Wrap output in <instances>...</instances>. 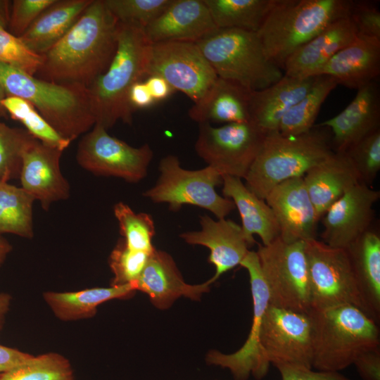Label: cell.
<instances>
[{
  "label": "cell",
  "mask_w": 380,
  "mask_h": 380,
  "mask_svg": "<svg viewBox=\"0 0 380 380\" xmlns=\"http://www.w3.org/2000/svg\"><path fill=\"white\" fill-rule=\"evenodd\" d=\"M360 183L372 187L380 170V129L350 146L345 152Z\"/></svg>",
  "instance_id": "cell-40"
},
{
  "label": "cell",
  "mask_w": 380,
  "mask_h": 380,
  "mask_svg": "<svg viewBox=\"0 0 380 380\" xmlns=\"http://www.w3.org/2000/svg\"><path fill=\"white\" fill-rule=\"evenodd\" d=\"M317 125L330 130L333 150L341 153L380 129L379 89L375 81L357 89L341 113Z\"/></svg>",
  "instance_id": "cell-19"
},
{
  "label": "cell",
  "mask_w": 380,
  "mask_h": 380,
  "mask_svg": "<svg viewBox=\"0 0 380 380\" xmlns=\"http://www.w3.org/2000/svg\"><path fill=\"white\" fill-rule=\"evenodd\" d=\"M357 37L356 28L349 17L333 22L287 58L284 74L297 77H315L325 63Z\"/></svg>",
  "instance_id": "cell-23"
},
{
  "label": "cell",
  "mask_w": 380,
  "mask_h": 380,
  "mask_svg": "<svg viewBox=\"0 0 380 380\" xmlns=\"http://www.w3.org/2000/svg\"><path fill=\"white\" fill-rule=\"evenodd\" d=\"M348 17L357 36L380 40V11L377 4L369 1H353Z\"/></svg>",
  "instance_id": "cell-44"
},
{
  "label": "cell",
  "mask_w": 380,
  "mask_h": 380,
  "mask_svg": "<svg viewBox=\"0 0 380 380\" xmlns=\"http://www.w3.org/2000/svg\"><path fill=\"white\" fill-rule=\"evenodd\" d=\"M12 297L7 293H0V333L4 326L6 315L8 313Z\"/></svg>",
  "instance_id": "cell-50"
},
{
  "label": "cell",
  "mask_w": 380,
  "mask_h": 380,
  "mask_svg": "<svg viewBox=\"0 0 380 380\" xmlns=\"http://www.w3.org/2000/svg\"><path fill=\"white\" fill-rule=\"evenodd\" d=\"M240 265L247 270L250 278L253 305L250 332L236 352L224 354L213 350L207 354L206 362L229 369L234 380H247L251 375L260 380L266 376L270 365L260 346L262 319L270 305L269 291L256 251H249Z\"/></svg>",
  "instance_id": "cell-14"
},
{
  "label": "cell",
  "mask_w": 380,
  "mask_h": 380,
  "mask_svg": "<svg viewBox=\"0 0 380 380\" xmlns=\"http://www.w3.org/2000/svg\"><path fill=\"white\" fill-rule=\"evenodd\" d=\"M305 241H283L279 237L256 251L267 284L270 304L291 310L309 312L310 288L305 255Z\"/></svg>",
  "instance_id": "cell-9"
},
{
  "label": "cell",
  "mask_w": 380,
  "mask_h": 380,
  "mask_svg": "<svg viewBox=\"0 0 380 380\" xmlns=\"http://www.w3.org/2000/svg\"><path fill=\"white\" fill-rule=\"evenodd\" d=\"M33 355L0 345V376L28 360Z\"/></svg>",
  "instance_id": "cell-47"
},
{
  "label": "cell",
  "mask_w": 380,
  "mask_h": 380,
  "mask_svg": "<svg viewBox=\"0 0 380 380\" xmlns=\"http://www.w3.org/2000/svg\"><path fill=\"white\" fill-rule=\"evenodd\" d=\"M367 314L380 321V236L371 229L346 248Z\"/></svg>",
  "instance_id": "cell-28"
},
{
  "label": "cell",
  "mask_w": 380,
  "mask_h": 380,
  "mask_svg": "<svg viewBox=\"0 0 380 380\" xmlns=\"http://www.w3.org/2000/svg\"><path fill=\"white\" fill-rule=\"evenodd\" d=\"M251 93L238 84L217 77L203 98L190 108L189 116L199 124L250 122Z\"/></svg>",
  "instance_id": "cell-27"
},
{
  "label": "cell",
  "mask_w": 380,
  "mask_h": 380,
  "mask_svg": "<svg viewBox=\"0 0 380 380\" xmlns=\"http://www.w3.org/2000/svg\"><path fill=\"white\" fill-rule=\"evenodd\" d=\"M113 212L126 246L131 250L153 253L156 249L152 243L156 231L151 215L135 213L122 202L115 205Z\"/></svg>",
  "instance_id": "cell-37"
},
{
  "label": "cell",
  "mask_w": 380,
  "mask_h": 380,
  "mask_svg": "<svg viewBox=\"0 0 380 380\" xmlns=\"http://www.w3.org/2000/svg\"><path fill=\"white\" fill-rule=\"evenodd\" d=\"M266 132L253 121L213 127L199 124L195 151L222 176L245 178L262 144Z\"/></svg>",
  "instance_id": "cell-10"
},
{
  "label": "cell",
  "mask_w": 380,
  "mask_h": 380,
  "mask_svg": "<svg viewBox=\"0 0 380 380\" xmlns=\"http://www.w3.org/2000/svg\"><path fill=\"white\" fill-rule=\"evenodd\" d=\"M276 368L281 380H353L339 372L312 371L296 365H279Z\"/></svg>",
  "instance_id": "cell-45"
},
{
  "label": "cell",
  "mask_w": 380,
  "mask_h": 380,
  "mask_svg": "<svg viewBox=\"0 0 380 380\" xmlns=\"http://www.w3.org/2000/svg\"><path fill=\"white\" fill-rule=\"evenodd\" d=\"M144 82L155 102L167 99L173 91L170 85L158 75L148 76Z\"/></svg>",
  "instance_id": "cell-49"
},
{
  "label": "cell",
  "mask_w": 380,
  "mask_h": 380,
  "mask_svg": "<svg viewBox=\"0 0 380 380\" xmlns=\"http://www.w3.org/2000/svg\"><path fill=\"white\" fill-rule=\"evenodd\" d=\"M93 0H56L20 37L34 52L43 55L74 25Z\"/></svg>",
  "instance_id": "cell-31"
},
{
  "label": "cell",
  "mask_w": 380,
  "mask_h": 380,
  "mask_svg": "<svg viewBox=\"0 0 380 380\" xmlns=\"http://www.w3.org/2000/svg\"><path fill=\"white\" fill-rule=\"evenodd\" d=\"M380 191L359 183L334 203L322 217V241L337 248L346 249L371 229L374 216V205Z\"/></svg>",
  "instance_id": "cell-16"
},
{
  "label": "cell",
  "mask_w": 380,
  "mask_h": 380,
  "mask_svg": "<svg viewBox=\"0 0 380 380\" xmlns=\"http://www.w3.org/2000/svg\"><path fill=\"white\" fill-rule=\"evenodd\" d=\"M350 0H278L257 34L264 52L283 70L287 58L333 22L348 17Z\"/></svg>",
  "instance_id": "cell-6"
},
{
  "label": "cell",
  "mask_w": 380,
  "mask_h": 380,
  "mask_svg": "<svg viewBox=\"0 0 380 380\" xmlns=\"http://www.w3.org/2000/svg\"><path fill=\"white\" fill-rule=\"evenodd\" d=\"M217 29L203 0H173L143 30L149 43L154 44L197 42Z\"/></svg>",
  "instance_id": "cell-21"
},
{
  "label": "cell",
  "mask_w": 380,
  "mask_h": 380,
  "mask_svg": "<svg viewBox=\"0 0 380 380\" xmlns=\"http://www.w3.org/2000/svg\"><path fill=\"white\" fill-rule=\"evenodd\" d=\"M196 43L218 77L249 91L265 89L284 76L267 58L256 32L217 29Z\"/></svg>",
  "instance_id": "cell-7"
},
{
  "label": "cell",
  "mask_w": 380,
  "mask_h": 380,
  "mask_svg": "<svg viewBox=\"0 0 380 380\" xmlns=\"http://www.w3.org/2000/svg\"><path fill=\"white\" fill-rule=\"evenodd\" d=\"M353 365L363 380H380V347L360 353Z\"/></svg>",
  "instance_id": "cell-46"
},
{
  "label": "cell",
  "mask_w": 380,
  "mask_h": 380,
  "mask_svg": "<svg viewBox=\"0 0 380 380\" xmlns=\"http://www.w3.org/2000/svg\"><path fill=\"white\" fill-rule=\"evenodd\" d=\"M43 63V55L31 50L20 37L0 27V63L35 76Z\"/></svg>",
  "instance_id": "cell-42"
},
{
  "label": "cell",
  "mask_w": 380,
  "mask_h": 380,
  "mask_svg": "<svg viewBox=\"0 0 380 380\" xmlns=\"http://www.w3.org/2000/svg\"><path fill=\"white\" fill-rule=\"evenodd\" d=\"M137 291L136 282L110 287H94L76 291H46L43 299L53 314L64 322L94 317L97 308L110 300L127 298Z\"/></svg>",
  "instance_id": "cell-30"
},
{
  "label": "cell",
  "mask_w": 380,
  "mask_h": 380,
  "mask_svg": "<svg viewBox=\"0 0 380 380\" xmlns=\"http://www.w3.org/2000/svg\"><path fill=\"white\" fill-rule=\"evenodd\" d=\"M151 253L131 250L123 239H120L109 257V265L113 274L110 286L136 282Z\"/></svg>",
  "instance_id": "cell-41"
},
{
  "label": "cell",
  "mask_w": 380,
  "mask_h": 380,
  "mask_svg": "<svg viewBox=\"0 0 380 380\" xmlns=\"http://www.w3.org/2000/svg\"><path fill=\"white\" fill-rule=\"evenodd\" d=\"M173 0H103L120 23L144 29L158 18Z\"/></svg>",
  "instance_id": "cell-39"
},
{
  "label": "cell",
  "mask_w": 380,
  "mask_h": 380,
  "mask_svg": "<svg viewBox=\"0 0 380 380\" xmlns=\"http://www.w3.org/2000/svg\"><path fill=\"white\" fill-rule=\"evenodd\" d=\"M303 178L319 220L334 203L360 183L346 153L336 151L310 168Z\"/></svg>",
  "instance_id": "cell-25"
},
{
  "label": "cell",
  "mask_w": 380,
  "mask_h": 380,
  "mask_svg": "<svg viewBox=\"0 0 380 380\" xmlns=\"http://www.w3.org/2000/svg\"><path fill=\"white\" fill-rule=\"evenodd\" d=\"M11 7L10 1L0 0V27L5 29L9 23Z\"/></svg>",
  "instance_id": "cell-51"
},
{
  "label": "cell",
  "mask_w": 380,
  "mask_h": 380,
  "mask_svg": "<svg viewBox=\"0 0 380 380\" xmlns=\"http://www.w3.org/2000/svg\"><path fill=\"white\" fill-rule=\"evenodd\" d=\"M201 229L186 232L179 236L191 245L210 250L208 261L215 267L212 284L222 274L240 265L249 251L241 227L230 220H214L205 215L200 217Z\"/></svg>",
  "instance_id": "cell-20"
},
{
  "label": "cell",
  "mask_w": 380,
  "mask_h": 380,
  "mask_svg": "<svg viewBox=\"0 0 380 380\" xmlns=\"http://www.w3.org/2000/svg\"><path fill=\"white\" fill-rule=\"evenodd\" d=\"M338 85L327 75L317 76L308 92L283 117L278 131L284 135H298L310 131L324 101Z\"/></svg>",
  "instance_id": "cell-33"
},
{
  "label": "cell",
  "mask_w": 380,
  "mask_h": 380,
  "mask_svg": "<svg viewBox=\"0 0 380 380\" xmlns=\"http://www.w3.org/2000/svg\"><path fill=\"white\" fill-rule=\"evenodd\" d=\"M262 350L270 364L312 368V323L310 312L269 305L260 333Z\"/></svg>",
  "instance_id": "cell-15"
},
{
  "label": "cell",
  "mask_w": 380,
  "mask_h": 380,
  "mask_svg": "<svg viewBox=\"0 0 380 380\" xmlns=\"http://www.w3.org/2000/svg\"><path fill=\"white\" fill-rule=\"evenodd\" d=\"M380 74V40L357 36L337 52L316 73L336 80L350 89L360 88L374 82Z\"/></svg>",
  "instance_id": "cell-24"
},
{
  "label": "cell",
  "mask_w": 380,
  "mask_h": 380,
  "mask_svg": "<svg viewBox=\"0 0 380 380\" xmlns=\"http://www.w3.org/2000/svg\"><path fill=\"white\" fill-rule=\"evenodd\" d=\"M333 151L331 134L325 127L315 125L298 135H284L279 131L267 132L244 178L245 185L265 200L274 186L303 177Z\"/></svg>",
  "instance_id": "cell-3"
},
{
  "label": "cell",
  "mask_w": 380,
  "mask_h": 380,
  "mask_svg": "<svg viewBox=\"0 0 380 380\" xmlns=\"http://www.w3.org/2000/svg\"><path fill=\"white\" fill-rule=\"evenodd\" d=\"M218 29L258 32L278 0H203Z\"/></svg>",
  "instance_id": "cell-32"
},
{
  "label": "cell",
  "mask_w": 380,
  "mask_h": 380,
  "mask_svg": "<svg viewBox=\"0 0 380 380\" xmlns=\"http://www.w3.org/2000/svg\"><path fill=\"white\" fill-rule=\"evenodd\" d=\"M129 100L134 110L148 108L155 103L143 80L137 82L132 87L129 94Z\"/></svg>",
  "instance_id": "cell-48"
},
{
  "label": "cell",
  "mask_w": 380,
  "mask_h": 380,
  "mask_svg": "<svg viewBox=\"0 0 380 380\" xmlns=\"http://www.w3.org/2000/svg\"><path fill=\"white\" fill-rule=\"evenodd\" d=\"M136 284L137 291L146 293L157 308L165 310L181 296L198 300L209 291L211 283L209 280L197 285L186 283L172 256L155 249Z\"/></svg>",
  "instance_id": "cell-22"
},
{
  "label": "cell",
  "mask_w": 380,
  "mask_h": 380,
  "mask_svg": "<svg viewBox=\"0 0 380 380\" xmlns=\"http://www.w3.org/2000/svg\"><path fill=\"white\" fill-rule=\"evenodd\" d=\"M305 249L310 310L351 305L367 314L346 250L331 247L317 239L306 241Z\"/></svg>",
  "instance_id": "cell-11"
},
{
  "label": "cell",
  "mask_w": 380,
  "mask_h": 380,
  "mask_svg": "<svg viewBox=\"0 0 380 380\" xmlns=\"http://www.w3.org/2000/svg\"><path fill=\"white\" fill-rule=\"evenodd\" d=\"M0 80L7 96L30 102L58 134L70 141L96 123L85 87L48 82L3 63Z\"/></svg>",
  "instance_id": "cell-4"
},
{
  "label": "cell",
  "mask_w": 380,
  "mask_h": 380,
  "mask_svg": "<svg viewBox=\"0 0 380 380\" xmlns=\"http://www.w3.org/2000/svg\"><path fill=\"white\" fill-rule=\"evenodd\" d=\"M153 153L147 144L133 147L110 136L95 124L79 142L76 158L84 169L97 175L112 176L137 183L147 175Z\"/></svg>",
  "instance_id": "cell-13"
},
{
  "label": "cell",
  "mask_w": 380,
  "mask_h": 380,
  "mask_svg": "<svg viewBox=\"0 0 380 380\" xmlns=\"http://www.w3.org/2000/svg\"><path fill=\"white\" fill-rule=\"evenodd\" d=\"M7 96L6 90L0 80V118L4 117L6 114V111L2 106V101Z\"/></svg>",
  "instance_id": "cell-53"
},
{
  "label": "cell",
  "mask_w": 380,
  "mask_h": 380,
  "mask_svg": "<svg viewBox=\"0 0 380 380\" xmlns=\"http://www.w3.org/2000/svg\"><path fill=\"white\" fill-rule=\"evenodd\" d=\"M222 194L231 199L238 209L241 219V229L249 246L260 236L262 245L267 246L279 236V228L275 216L265 200L251 191L241 179L223 175Z\"/></svg>",
  "instance_id": "cell-29"
},
{
  "label": "cell",
  "mask_w": 380,
  "mask_h": 380,
  "mask_svg": "<svg viewBox=\"0 0 380 380\" xmlns=\"http://www.w3.org/2000/svg\"><path fill=\"white\" fill-rule=\"evenodd\" d=\"M265 202L272 209L279 228V238L293 243L316 239L320 220L311 202L303 177L286 180L274 186Z\"/></svg>",
  "instance_id": "cell-17"
},
{
  "label": "cell",
  "mask_w": 380,
  "mask_h": 380,
  "mask_svg": "<svg viewBox=\"0 0 380 380\" xmlns=\"http://www.w3.org/2000/svg\"><path fill=\"white\" fill-rule=\"evenodd\" d=\"M316 77H297L284 74L271 86L251 91V121L266 133L278 131L283 117L308 92Z\"/></svg>",
  "instance_id": "cell-26"
},
{
  "label": "cell",
  "mask_w": 380,
  "mask_h": 380,
  "mask_svg": "<svg viewBox=\"0 0 380 380\" xmlns=\"http://www.w3.org/2000/svg\"><path fill=\"white\" fill-rule=\"evenodd\" d=\"M11 249L12 246L8 241L0 237V266L4 263Z\"/></svg>",
  "instance_id": "cell-52"
},
{
  "label": "cell",
  "mask_w": 380,
  "mask_h": 380,
  "mask_svg": "<svg viewBox=\"0 0 380 380\" xmlns=\"http://www.w3.org/2000/svg\"><path fill=\"white\" fill-rule=\"evenodd\" d=\"M56 0H14L11 3L8 27L20 37L36 18Z\"/></svg>",
  "instance_id": "cell-43"
},
{
  "label": "cell",
  "mask_w": 380,
  "mask_h": 380,
  "mask_svg": "<svg viewBox=\"0 0 380 380\" xmlns=\"http://www.w3.org/2000/svg\"><path fill=\"white\" fill-rule=\"evenodd\" d=\"M36 140L26 129L0 122V181L19 177L22 155Z\"/></svg>",
  "instance_id": "cell-38"
},
{
  "label": "cell",
  "mask_w": 380,
  "mask_h": 380,
  "mask_svg": "<svg viewBox=\"0 0 380 380\" xmlns=\"http://www.w3.org/2000/svg\"><path fill=\"white\" fill-rule=\"evenodd\" d=\"M2 106L11 118L20 122L26 131L40 142L63 151L71 141L63 138L28 101L7 96Z\"/></svg>",
  "instance_id": "cell-36"
},
{
  "label": "cell",
  "mask_w": 380,
  "mask_h": 380,
  "mask_svg": "<svg viewBox=\"0 0 380 380\" xmlns=\"http://www.w3.org/2000/svg\"><path fill=\"white\" fill-rule=\"evenodd\" d=\"M309 312L312 323V367L316 370L339 372L353 365L360 353L379 347V324L354 305Z\"/></svg>",
  "instance_id": "cell-5"
},
{
  "label": "cell",
  "mask_w": 380,
  "mask_h": 380,
  "mask_svg": "<svg viewBox=\"0 0 380 380\" xmlns=\"http://www.w3.org/2000/svg\"><path fill=\"white\" fill-rule=\"evenodd\" d=\"M62 152L36 140L22 155L19 175L22 188L46 210L52 203L70 196L69 183L60 167Z\"/></svg>",
  "instance_id": "cell-18"
},
{
  "label": "cell",
  "mask_w": 380,
  "mask_h": 380,
  "mask_svg": "<svg viewBox=\"0 0 380 380\" xmlns=\"http://www.w3.org/2000/svg\"><path fill=\"white\" fill-rule=\"evenodd\" d=\"M150 44L143 29L119 22L115 54L108 69L87 87L95 124L108 129L119 120L132 123L134 109L129 94L134 83L147 77Z\"/></svg>",
  "instance_id": "cell-2"
},
{
  "label": "cell",
  "mask_w": 380,
  "mask_h": 380,
  "mask_svg": "<svg viewBox=\"0 0 380 380\" xmlns=\"http://www.w3.org/2000/svg\"><path fill=\"white\" fill-rule=\"evenodd\" d=\"M160 175L153 186L144 196L156 203H167L178 211L184 205L209 210L217 219L225 218L234 208V202L218 194L217 186L222 183V175L207 165L196 170L182 167L177 156L167 155L159 163Z\"/></svg>",
  "instance_id": "cell-8"
},
{
  "label": "cell",
  "mask_w": 380,
  "mask_h": 380,
  "mask_svg": "<svg viewBox=\"0 0 380 380\" xmlns=\"http://www.w3.org/2000/svg\"><path fill=\"white\" fill-rule=\"evenodd\" d=\"M0 380H75L70 362L57 353L32 355L0 376Z\"/></svg>",
  "instance_id": "cell-35"
},
{
  "label": "cell",
  "mask_w": 380,
  "mask_h": 380,
  "mask_svg": "<svg viewBox=\"0 0 380 380\" xmlns=\"http://www.w3.org/2000/svg\"><path fill=\"white\" fill-rule=\"evenodd\" d=\"M149 75L163 77L173 90L182 91L194 103L203 98L218 77L196 43L182 41L150 44Z\"/></svg>",
  "instance_id": "cell-12"
},
{
  "label": "cell",
  "mask_w": 380,
  "mask_h": 380,
  "mask_svg": "<svg viewBox=\"0 0 380 380\" xmlns=\"http://www.w3.org/2000/svg\"><path fill=\"white\" fill-rule=\"evenodd\" d=\"M118 24L103 0H93L70 30L43 54L35 77L87 88L108 69L115 54Z\"/></svg>",
  "instance_id": "cell-1"
},
{
  "label": "cell",
  "mask_w": 380,
  "mask_h": 380,
  "mask_svg": "<svg viewBox=\"0 0 380 380\" xmlns=\"http://www.w3.org/2000/svg\"><path fill=\"white\" fill-rule=\"evenodd\" d=\"M35 198L22 187L0 181V234L33 236L32 205Z\"/></svg>",
  "instance_id": "cell-34"
}]
</instances>
